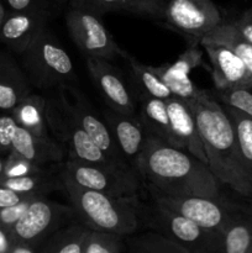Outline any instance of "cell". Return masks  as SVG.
Wrapping results in <instances>:
<instances>
[{"label": "cell", "mask_w": 252, "mask_h": 253, "mask_svg": "<svg viewBox=\"0 0 252 253\" xmlns=\"http://www.w3.org/2000/svg\"><path fill=\"white\" fill-rule=\"evenodd\" d=\"M251 253H252V251H251Z\"/></svg>", "instance_id": "f6af8a7d"}, {"label": "cell", "mask_w": 252, "mask_h": 253, "mask_svg": "<svg viewBox=\"0 0 252 253\" xmlns=\"http://www.w3.org/2000/svg\"><path fill=\"white\" fill-rule=\"evenodd\" d=\"M4 17H5V10H4V6L1 5V2H0V25H1Z\"/></svg>", "instance_id": "ee69618b"}, {"label": "cell", "mask_w": 252, "mask_h": 253, "mask_svg": "<svg viewBox=\"0 0 252 253\" xmlns=\"http://www.w3.org/2000/svg\"><path fill=\"white\" fill-rule=\"evenodd\" d=\"M86 68L108 108L131 118H137V108L130 88L120 72L104 58L86 57Z\"/></svg>", "instance_id": "7c38bea8"}, {"label": "cell", "mask_w": 252, "mask_h": 253, "mask_svg": "<svg viewBox=\"0 0 252 253\" xmlns=\"http://www.w3.org/2000/svg\"><path fill=\"white\" fill-rule=\"evenodd\" d=\"M66 26L72 41L86 57L108 61L125 57L127 52L121 49L99 15L85 6H71L66 14Z\"/></svg>", "instance_id": "9c48e42d"}, {"label": "cell", "mask_w": 252, "mask_h": 253, "mask_svg": "<svg viewBox=\"0 0 252 253\" xmlns=\"http://www.w3.org/2000/svg\"><path fill=\"white\" fill-rule=\"evenodd\" d=\"M67 88L73 96V101H71V105L74 115H76L77 120L81 124L83 130L88 133L89 137L114 163L123 168L133 169L121 153L120 148H119L118 143H116L115 138L113 137V133L109 130L104 119L101 120L96 115L93 106L89 103L88 99L84 96V94L72 85L67 86Z\"/></svg>", "instance_id": "4fadbf2b"}, {"label": "cell", "mask_w": 252, "mask_h": 253, "mask_svg": "<svg viewBox=\"0 0 252 253\" xmlns=\"http://www.w3.org/2000/svg\"><path fill=\"white\" fill-rule=\"evenodd\" d=\"M166 5V0H85L83 6L98 15L110 11H123L163 20Z\"/></svg>", "instance_id": "cb8c5ba5"}, {"label": "cell", "mask_w": 252, "mask_h": 253, "mask_svg": "<svg viewBox=\"0 0 252 253\" xmlns=\"http://www.w3.org/2000/svg\"><path fill=\"white\" fill-rule=\"evenodd\" d=\"M1 155V153H0ZM5 160L6 158H2L1 156H0V178L4 177V169H5Z\"/></svg>", "instance_id": "b9f144b4"}, {"label": "cell", "mask_w": 252, "mask_h": 253, "mask_svg": "<svg viewBox=\"0 0 252 253\" xmlns=\"http://www.w3.org/2000/svg\"><path fill=\"white\" fill-rule=\"evenodd\" d=\"M166 105L173 133L179 141L180 147L208 165V158L197 123L187 101L177 96H172L166 100Z\"/></svg>", "instance_id": "ac0fdd59"}, {"label": "cell", "mask_w": 252, "mask_h": 253, "mask_svg": "<svg viewBox=\"0 0 252 253\" xmlns=\"http://www.w3.org/2000/svg\"><path fill=\"white\" fill-rule=\"evenodd\" d=\"M211 64V77L215 89L252 88V76L242 59L229 47L214 42H200Z\"/></svg>", "instance_id": "5bb4252c"}, {"label": "cell", "mask_w": 252, "mask_h": 253, "mask_svg": "<svg viewBox=\"0 0 252 253\" xmlns=\"http://www.w3.org/2000/svg\"><path fill=\"white\" fill-rule=\"evenodd\" d=\"M232 24L241 34V36L252 44V6L242 12L239 19L232 21Z\"/></svg>", "instance_id": "74e56055"}, {"label": "cell", "mask_w": 252, "mask_h": 253, "mask_svg": "<svg viewBox=\"0 0 252 253\" xmlns=\"http://www.w3.org/2000/svg\"><path fill=\"white\" fill-rule=\"evenodd\" d=\"M146 189L152 200L184 215L210 231H221L237 211V208L229 204L224 198L215 199L200 195H169L162 194L152 188Z\"/></svg>", "instance_id": "30bf717a"}, {"label": "cell", "mask_w": 252, "mask_h": 253, "mask_svg": "<svg viewBox=\"0 0 252 253\" xmlns=\"http://www.w3.org/2000/svg\"><path fill=\"white\" fill-rule=\"evenodd\" d=\"M222 108L231 121L242 157L252 172V119L239 109L230 105L222 104Z\"/></svg>", "instance_id": "f1b7e54d"}, {"label": "cell", "mask_w": 252, "mask_h": 253, "mask_svg": "<svg viewBox=\"0 0 252 253\" xmlns=\"http://www.w3.org/2000/svg\"><path fill=\"white\" fill-rule=\"evenodd\" d=\"M125 250L124 236L101 230H90L84 253H121Z\"/></svg>", "instance_id": "f546056e"}, {"label": "cell", "mask_w": 252, "mask_h": 253, "mask_svg": "<svg viewBox=\"0 0 252 253\" xmlns=\"http://www.w3.org/2000/svg\"><path fill=\"white\" fill-rule=\"evenodd\" d=\"M36 198H32V199L24 200V202L19 203V204L11 205V207L1 208L0 209V226L2 229L7 230V231H11L12 227L16 225V222L19 221L22 217V215L25 214V211L27 210L29 205L31 204V202Z\"/></svg>", "instance_id": "e575fe53"}, {"label": "cell", "mask_w": 252, "mask_h": 253, "mask_svg": "<svg viewBox=\"0 0 252 253\" xmlns=\"http://www.w3.org/2000/svg\"><path fill=\"white\" fill-rule=\"evenodd\" d=\"M126 251L132 253H190L187 247L160 231L133 232L125 237Z\"/></svg>", "instance_id": "4316f807"}, {"label": "cell", "mask_w": 252, "mask_h": 253, "mask_svg": "<svg viewBox=\"0 0 252 253\" xmlns=\"http://www.w3.org/2000/svg\"><path fill=\"white\" fill-rule=\"evenodd\" d=\"M252 211H239L219 232L217 253H251Z\"/></svg>", "instance_id": "44dd1931"}, {"label": "cell", "mask_w": 252, "mask_h": 253, "mask_svg": "<svg viewBox=\"0 0 252 253\" xmlns=\"http://www.w3.org/2000/svg\"><path fill=\"white\" fill-rule=\"evenodd\" d=\"M30 81L6 54L0 53V109L11 111L30 94Z\"/></svg>", "instance_id": "ffe728a7"}, {"label": "cell", "mask_w": 252, "mask_h": 253, "mask_svg": "<svg viewBox=\"0 0 252 253\" xmlns=\"http://www.w3.org/2000/svg\"><path fill=\"white\" fill-rule=\"evenodd\" d=\"M84 1H85V0H71V6H83Z\"/></svg>", "instance_id": "7bdbcfd3"}, {"label": "cell", "mask_w": 252, "mask_h": 253, "mask_svg": "<svg viewBox=\"0 0 252 253\" xmlns=\"http://www.w3.org/2000/svg\"><path fill=\"white\" fill-rule=\"evenodd\" d=\"M199 44L189 43V47L178 57L172 64H163L166 71L173 76L189 77V73L197 67L203 66V53L199 49Z\"/></svg>", "instance_id": "1f68e13d"}, {"label": "cell", "mask_w": 252, "mask_h": 253, "mask_svg": "<svg viewBox=\"0 0 252 253\" xmlns=\"http://www.w3.org/2000/svg\"><path fill=\"white\" fill-rule=\"evenodd\" d=\"M11 11H26V10L44 7L41 0H5Z\"/></svg>", "instance_id": "f35d334b"}, {"label": "cell", "mask_w": 252, "mask_h": 253, "mask_svg": "<svg viewBox=\"0 0 252 253\" xmlns=\"http://www.w3.org/2000/svg\"><path fill=\"white\" fill-rule=\"evenodd\" d=\"M11 245L12 239L10 232L0 226V253H10Z\"/></svg>", "instance_id": "ab89813d"}, {"label": "cell", "mask_w": 252, "mask_h": 253, "mask_svg": "<svg viewBox=\"0 0 252 253\" xmlns=\"http://www.w3.org/2000/svg\"><path fill=\"white\" fill-rule=\"evenodd\" d=\"M10 253H37V249L22 242H12Z\"/></svg>", "instance_id": "60d3db41"}, {"label": "cell", "mask_w": 252, "mask_h": 253, "mask_svg": "<svg viewBox=\"0 0 252 253\" xmlns=\"http://www.w3.org/2000/svg\"><path fill=\"white\" fill-rule=\"evenodd\" d=\"M135 170L143 187L152 188L162 194L222 198L221 183L207 163L153 135L147 133Z\"/></svg>", "instance_id": "6da1fadb"}, {"label": "cell", "mask_w": 252, "mask_h": 253, "mask_svg": "<svg viewBox=\"0 0 252 253\" xmlns=\"http://www.w3.org/2000/svg\"><path fill=\"white\" fill-rule=\"evenodd\" d=\"M90 230L74 217L47 237L39 253H84Z\"/></svg>", "instance_id": "7402d4cb"}, {"label": "cell", "mask_w": 252, "mask_h": 253, "mask_svg": "<svg viewBox=\"0 0 252 253\" xmlns=\"http://www.w3.org/2000/svg\"><path fill=\"white\" fill-rule=\"evenodd\" d=\"M0 184L19 193L35 197H47L52 192L63 190V179L59 167L57 170L44 168L42 172L22 177H2L0 178Z\"/></svg>", "instance_id": "603a6c76"}, {"label": "cell", "mask_w": 252, "mask_h": 253, "mask_svg": "<svg viewBox=\"0 0 252 253\" xmlns=\"http://www.w3.org/2000/svg\"><path fill=\"white\" fill-rule=\"evenodd\" d=\"M72 219H74V212L71 205L39 197L32 200L10 235L12 242L31 245L39 252L44 240Z\"/></svg>", "instance_id": "ba28073f"}, {"label": "cell", "mask_w": 252, "mask_h": 253, "mask_svg": "<svg viewBox=\"0 0 252 253\" xmlns=\"http://www.w3.org/2000/svg\"><path fill=\"white\" fill-rule=\"evenodd\" d=\"M103 119L113 133L121 153L128 165L135 169L136 161L142 152L147 132L137 118H131L110 108L104 109Z\"/></svg>", "instance_id": "2e32d148"}, {"label": "cell", "mask_w": 252, "mask_h": 253, "mask_svg": "<svg viewBox=\"0 0 252 253\" xmlns=\"http://www.w3.org/2000/svg\"><path fill=\"white\" fill-rule=\"evenodd\" d=\"M124 58L127 59L128 66H130L131 79H132L137 95L153 96V98L163 99V100L172 98V91L158 77L153 67L141 63L128 53H126Z\"/></svg>", "instance_id": "484cf974"}, {"label": "cell", "mask_w": 252, "mask_h": 253, "mask_svg": "<svg viewBox=\"0 0 252 253\" xmlns=\"http://www.w3.org/2000/svg\"><path fill=\"white\" fill-rule=\"evenodd\" d=\"M11 115L21 127L37 135H49L46 121L44 96L30 93L12 109Z\"/></svg>", "instance_id": "d4e9b609"}, {"label": "cell", "mask_w": 252, "mask_h": 253, "mask_svg": "<svg viewBox=\"0 0 252 253\" xmlns=\"http://www.w3.org/2000/svg\"><path fill=\"white\" fill-rule=\"evenodd\" d=\"M21 54L27 78L36 88L44 90L58 89L69 86L74 81L71 57L47 27Z\"/></svg>", "instance_id": "5b68a950"}, {"label": "cell", "mask_w": 252, "mask_h": 253, "mask_svg": "<svg viewBox=\"0 0 252 253\" xmlns=\"http://www.w3.org/2000/svg\"><path fill=\"white\" fill-rule=\"evenodd\" d=\"M61 172V170H59ZM64 194L77 220L91 230L127 237L143 226V207L138 197L120 198L81 187L64 177Z\"/></svg>", "instance_id": "3957f363"}, {"label": "cell", "mask_w": 252, "mask_h": 253, "mask_svg": "<svg viewBox=\"0 0 252 253\" xmlns=\"http://www.w3.org/2000/svg\"><path fill=\"white\" fill-rule=\"evenodd\" d=\"M194 115L208 166L221 185L252 200V172L245 162L236 135L222 104L210 90L185 100Z\"/></svg>", "instance_id": "7a4b0ae2"}, {"label": "cell", "mask_w": 252, "mask_h": 253, "mask_svg": "<svg viewBox=\"0 0 252 253\" xmlns=\"http://www.w3.org/2000/svg\"><path fill=\"white\" fill-rule=\"evenodd\" d=\"M153 68H155L158 77L162 79L163 83L172 91L173 96H177V98L183 99V100H189V99H193L197 95H199V93L202 91V89L198 88L189 77L173 76V74L168 73L166 71L163 64L162 66L153 67Z\"/></svg>", "instance_id": "4dcf8cb0"}, {"label": "cell", "mask_w": 252, "mask_h": 253, "mask_svg": "<svg viewBox=\"0 0 252 253\" xmlns=\"http://www.w3.org/2000/svg\"><path fill=\"white\" fill-rule=\"evenodd\" d=\"M143 225L175 240L190 253H217L219 232L204 229L155 200L143 207Z\"/></svg>", "instance_id": "52a82bcc"}, {"label": "cell", "mask_w": 252, "mask_h": 253, "mask_svg": "<svg viewBox=\"0 0 252 253\" xmlns=\"http://www.w3.org/2000/svg\"><path fill=\"white\" fill-rule=\"evenodd\" d=\"M32 198H39L35 195L24 194V193H19L16 190H12L10 188L4 187L0 184V209L1 208L11 207V205L19 204V203L24 202V200L32 199Z\"/></svg>", "instance_id": "8d00e7d4"}, {"label": "cell", "mask_w": 252, "mask_h": 253, "mask_svg": "<svg viewBox=\"0 0 252 253\" xmlns=\"http://www.w3.org/2000/svg\"><path fill=\"white\" fill-rule=\"evenodd\" d=\"M11 151L40 166L59 165L67 158L66 151L51 135H37L17 125Z\"/></svg>", "instance_id": "e0dca14e"}, {"label": "cell", "mask_w": 252, "mask_h": 253, "mask_svg": "<svg viewBox=\"0 0 252 253\" xmlns=\"http://www.w3.org/2000/svg\"><path fill=\"white\" fill-rule=\"evenodd\" d=\"M17 124L12 115L0 116V153H9L11 151L12 137Z\"/></svg>", "instance_id": "d590c367"}, {"label": "cell", "mask_w": 252, "mask_h": 253, "mask_svg": "<svg viewBox=\"0 0 252 253\" xmlns=\"http://www.w3.org/2000/svg\"><path fill=\"white\" fill-rule=\"evenodd\" d=\"M211 94L221 104L239 109L252 119V88L230 89V90L215 89Z\"/></svg>", "instance_id": "d6a6232c"}, {"label": "cell", "mask_w": 252, "mask_h": 253, "mask_svg": "<svg viewBox=\"0 0 252 253\" xmlns=\"http://www.w3.org/2000/svg\"><path fill=\"white\" fill-rule=\"evenodd\" d=\"M64 88L66 86L56 89L58 93L46 98V121L49 135L63 147L67 158L120 167L114 163L83 130L74 115L71 101L64 94Z\"/></svg>", "instance_id": "277c9868"}, {"label": "cell", "mask_w": 252, "mask_h": 253, "mask_svg": "<svg viewBox=\"0 0 252 253\" xmlns=\"http://www.w3.org/2000/svg\"><path fill=\"white\" fill-rule=\"evenodd\" d=\"M200 42H214L229 47L242 59L252 76V44L241 36L232 21L227 22L222 20L215 29L205 35Z\"/></svg>", "instance_id": "83f0119b"}, {"label": "cell", "mask_w": 252, "mask_h": 253, "mask_svg": "<svg viewBox=\"0 0 252 253\" xmlns=\"http://www.w3.org/2000/svg\"><path fill=\"white\" fill-rule=\"evenodd\" d=\"M48 11L46 7L26 10V11H12L5 15L0 25V40L4 41L10 48L22 53L47 27Z\"/></svg>", "instance_id": "9a60e30c"}, {"label": "cell", "mask_w": 252, "mask_h": 253, "mask_svg": "<svg viewBox=\"0 0 252 253\" xmlns=\"http://www.w3.org/2000/svg\"><path fill=\"white\" fill-rule=\"evenodd\" d=\"M136 99L140 103L137 119L146 132L156 136L168 145L182 148L179 141L173 133L166 100L146 95H136Z\"/></svg>", "instance_id": "d6986e66"}, {"label": "cell", "mask_w": 252, "mask_h": 253, "mask_svg": "<svg viewBox=\"0 0 252 253\" xmlns=\"http://www.w3.org/2000/svg\"><path fill=\"white\" fill-rule=\"evenodd\" d=\"M59 170L76 184L113 197H138L143 183L135 169L98 165L85 161L67 158L59 163Z\"/></svg>", "instance_id": "8992f818"}, {"label": "cell", "mask_w": 252, "mask_h": 253, "mask_svg": "<svg viewBox=\"0 0 252 253\" xmlns=\"http://www.w3.org/2000/svg\"><path fill=\"white\" fill-rule=\"evenodd\" d=\"M44 166L36 165V163L24 158L22 156L17 155L14 151H10L7 153L6 160H5L4 177H22V175H30L42 172Z\"/></svg>", "instance_id": "836d02e7"}, {"label": "cell", "mask_w": 252, "mask_h": 253, "mask_svg": "<svg viewBox=\"0 0 252 253\" xmlns=\"http://www.w3.org/2000/svg\"><path fill=\"white\" fill-rule=\"evenodd\" d=\"M163 21L187 37L189 43L200 44L203 37L222 21V16L211 0H169Z\"/></svg>", "instance_id": "8fae6325"}]
</instances>
